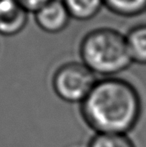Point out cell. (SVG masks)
Instances as JSON below:
<instances>
[{
    "label": "cell",
    "mask_w": 146,
    "mask_h": 147,
    "mask_svg": "<svg viewBox=\"0 0 146 147\" xmlns=\"http://www.w3.org/2000/svg\"><path fill=\"white\" fill-rule=\"evenodd\" d=\"M81 105L84 120L96 133L127 134L138 121L141 111L136 89L114 77L96 82Z\"/></svg>",
    "instance_id": "obj_1"
},
{
    "label": "cell",
    "mask_w": 146,
    "mask_h": 147,
    "mask_svg": "<svg viewBox=\"0 0 146 147\" xmlns=\"http://www.w3.org/2000/svg\"><path fill=\"white\" fill-rule=\"evenodd\" d=\"M83 63L94 74L111 77L122 72L132 62L126 37L109 28L88 33L80 46Z\"/></svg>",
    "instance_id": "obj_2"
},
{
    "label": "cell",
    "mask_w": 146,
    "mask_h": 147,
    "mask_svg": "<svg viewBox=\"0 0 146 147\" xmlns=\"http://www.w3.org/2000/svg\"><path fill=\"white\" fill-rule=\"evenodd\" d=\"M97 81L95 74L84 63L70 62L55 72L53 88L65 102L82 104Z\"/></svg>",
    "instance_id": "obj_3"
},
{
    "label": "cell",
    "mask_w": 146,
    "mask_h": 147,
    "mask_svg": "<svg viewBox=\"0 0 146 147\" xmlns=\"http://www.w3.org/2000/svg\"><path fill=\"white\" fill-rule=\"evenodd\" d=\"M70 17L62 0H51L35 12L38 26L49 33H57L63 30L68 24Z\"/></svg>",
    "instance_id": "obj_4"
},
{
    "label": "cell",
    "mask_w": 146,
    "mask_h": 147,
    "mask_svg": "<svg viewBox=\"0 0 146 147\" xmlns=\"http://www.w3.org/2000/svg\"><path fill=\"white\" fill-rule=\"evenodd\" d=\"M27 21V11L15 0L0 7V33L3 35L17 34Z\"/></svg>",
    "instance_id": "obj_5"
},
{
    "label": "cell",
    "mask_w": 146,
    "mask_h": 147,
    "mask_svg": "<svg viewBox=\"0 0 146 147\" xmlns=\"http://www.w3.org/2000/svg\"><path fill=\"white\" fill-rule=\"evenodd\" d=\"M129 54L132 62L146 64V25L132 28L126 36Z\"/></svg>",
    "instance_id": "obj_6"
},
{
    "label": "cell",
    "mask_w": 146,
    "mask_h": 147,
    "mask_svg": "<svg viewBox=\"0 0 146 147\" xmlns=\"http://www.w3.org/2000/svg\"><path fill=\"white\" fill-rule=\"evenodd\" d=\"M71 17L87 20L94 17L101 9L104 0H62Z\"/></svg>",
    "instance_id": "obj_7"
},
{
    "label": "cell",
    "mask_w": 146,
    "mask_h": 147,
    "mask_svg": "<svg viewBox=\"0 0 146 147\" xmlns=\"http://www.w3.org/2000/svg\"><path fill=\"white\" fill-rule=\"evenodd\" d=\"M111 11L123 16H134L146 10V0H104Z\"/></svg>",
    "instance_id": "obj_8"
},
{
    "label": "cell",
    "mask_w": 146,
    "mask_h": 147,
    "mask_svg": "<svg viewBox=\"0 0 146 147\" xmlns=\"http://www.w3.org/2000/svg\"><path fill=\"white\" fill-rule=\"evenodd\" d=\"M88 147H135L126 134L96 133Z\"/></svg>",
    "instance_id": "obj_9"
},
{
    "label": "cell",
    "mask_w": 146,
    "mask_h": 147,
    "mask_svg": "<svg viewBox=\"0 0 146 147\" xmlns=\"http://www.w3.org/2000/svg\"><path fill=\"white\" fill-rule=\"evenodd\" d=\"M15 1L26 11L36 12L41 7L49 3L51 0H15Z\"/></svg>",
    "instance_id": "obj_10"
},
{
    "label": "cell",
    "mask_w": 146,
    "mask_h": 147,
    "mask_svg": "<svg viewBox=\"0 0 146 147\" xmlns=\"http://www.w3.org/2000/svg\"><path fill=\"white\" fill-rule=\"evenodd\" d=\"M12 1V0H0V7L3 5H5V4H7L8 2Z\"/></svg>",
    "instance_id": "obj_11"
}]
</instances>
